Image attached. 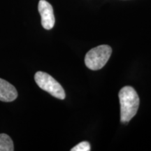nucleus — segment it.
Masks as SVG:
<instances>
[{
	"instance_id": "4",
	"label": "nucleus",
	"mask_w": 151,
	"mask_h": 151,
	"mask_svg": "<svg viewBox=\"0 0 151 151\" xmlns=\"http://www.w3.org/2000/svg\"><path fill=\"white\" fill-rule=\"evenodd\" d=\"M38 9L41 17V24L43 27L47 30L51 29L54 27L55 22L53 9L51 4L46 0H40Z\"/></svg>"
},
{
	"instance_id": "1",
	"label": "nucleus",
	"mask_w": 151,
	"mask_h": 151,
	"mask_svg": "<svg viewBox=\"0 0 151 151\" xmlns=\"http://www.w3.org/2000/svg\"><path fill=\"white\" fill-rule=\"evenodd\" d=\"M118 97L120 103V121L127 124L139 109V95L132 87L125 86L120 90Z\"/></svg>"
},
{
	"instance_id": "3",
	"label": "nucleus",
	"mask_w": 151,
	"mask_h": 151,
	"mask_svg": "<svg viewBox=\"0 0 151 151\" xmlns=\"http://www.w3.org/2000/svg\"><path fill=\"white\" fill-rule=\"evenodd\" d=\"M35 80L41 89L50 93L54 97L60 99L65 98V92L63 88L48 73L38 71L35 73Z\"/></svg>"
},
{
	"instance_id": "6",
	"label": "nucleus",
	"mask_w": 151,
	"mask_h": 151,
	"mask_svg": "<svg viewBox=\"0 0 151 151\" xmlns=\"http://www.w3.org/2000/svg\"><path fill=\"white\" fill-rule=\"evenodd\" d=\"M12 139L6 134H0V151H14Z\"/></svg>"
},
{
	"instance_id": "5",
	"label": "nucleus",
	"mask_w": 151,
	"mask_h": 151,
	"mask_svg": "<svg viewBox=\"0 0 151 151\" xmlns=\"http://www.w3.org/2000/svg\"><path fill=\"white\" fill-rule=\"evenodd\" d=\"M18 97L16 88L8 81L0 78V101L11 102Z\"/></svg>"
},
{
	"instance_id": "2",
	"label": "nucleus",
	"mask_w": 151,
	"mask_h": 151,
	"mask_svg": "<svg viewBox=\"0 0 151 151\" xmlns=\"http://www.w3.org/2000/svg\"><path fill=\"white\" fill-rule=\"evenodd\" d=\"M112 53L108 45H101L91 49L85 57L86 67L91 70H99L105 66Z\"/></svg>"
},
{
	"instance_id": "7",
	"label": "nucleus",
	"mask_w": 151,
	"mask_h": 151,
	"mask_svg": "<svg viewBox=\"0 0 151 151\" xmlns=\"http://www.w3.org/2000/svg\"><path fill=\"white\" fill-rule=\"evenodd\" d=\"M90 144L88 141H83L71 149V151H90Z\"/></svg>"
}]
</instances>
